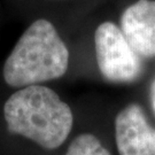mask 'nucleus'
Returning a JSON list of instances; mask_svg holds the SVG:
<instances>
[{
  "label": "nucleus",
  "instance_id": "nucleus-5",
  "mask_svg": "<svg viewBox=\"0 0 155 155\" xmlns=\"http://www.w3.org/2000/svg\"><path fill=\"white\" fill-rule=\"evenodd\" d=\"M120 28L141 59L155 58V0H137L123 11Z\"/></svg>",
  "mask_w": 155,
  "mask_h": 155
},
{
  "label": "nucleus",
  "instance_id": "nucleus-1",
  "mask_svg": "<svg viewBox=\"0 0 155 155\" xmlns=\"http://www.w3.org/2000/svg\"><path fill=\"white\" fill-rule=\"evenodd\" d=\"M8 132L33 141L45 150L60 147L74 127L70 106L46 85L16 90L4 105Z\"/></svg>",
  "mask_w": 155,
  "mask_h": 155
},
{
  "label": "nucleus",
  "instance_id": "nucleus-3",
  "mask_svg": "<svg viewBox=\"0 0 155 155\" xmlns=\"http://www.w3.org/2000/svg\"><path fill=\"white\" fill-rule=\"evenodd\" d=\"M94 53L101 76L116 84L132 83L143 72L141 58L132 50L120 25L104 21L94 31Z\"/></svg>",
  "mask_w": 155,
  "mask_h": 155
},
{
  "label": "nucleus",
  "instance_id": "nucleus-7",
  "mask_svg": "<svg viewBox=\"0 0 155 155\" xmlns=\"http://www.w3.org/2000/svg\"><path fill=\"white\" fill-rule=\"evenodd\" d=\"M150 104H152V108H153V111H154V114H155V79L153 81L152 85H150Z\"/></svg>",
  "mask_w": 155,
  "mask_h": 155
},
{
  "label": "nucleus",
  "instance_id": "nucleus-4",
  "mask_svg": "<svg viewBox=\"0 0 155 155\" xmlns=\"http://www.w3.org/2000/svg\"><path fill=\"white\" fill-rule=\"evenodd\" d=\"M115 141L120 155H155V127L138 104H130L118 111Z\"/></svg>",
  "mask_w": 155,
  "mask_h": 155
},
{
  "label": "nucleus",
  "instance_id": "nucleus-2",
  "mask_svg": "<svg viewBox=\"0 0 155 155\" xmlns=\"http://www.w3.org/2000/svg\"><path fill=\"white\" fill-rule=\"evenodd\" d=\"M70 52L55 25L37 18L22 32L2 67L5 83L14 89L63 77L69 69Z\"/></svg>",
  "mask_w": 155,
  "mask_h": 155
},
{
  "label": "nucleus",
  "instance_id": "nucleus-6",
  "mask_svg": "<svg viewBox=\"0 0 155 155\" xmlns=\"http://www.w3.org/2000/svg\"><path fill=\"white\" fill-rule=\"evenodd\" d=\"M64 155H111L92 133H81L72 140Z\"/></svg>",
  "mask_w": 155,
  "mask_h": 155
}]
</instances>
